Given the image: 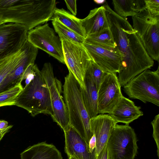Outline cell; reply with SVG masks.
Segmentation results:
<instances>
[{
  "mask_svg": "<svg viewBox=\"0 0 159 159\" xmlns=\"http://www.w3.org/2000/svg\"><path fill=\"white\" fill-rule=\"evenodd\" d=\"M57 3L55 0H0V20L24 25L29 31L50 20Z\"/></svg>",
  "mask_w": 159,
  "mask_h": 159,
  "instance_id": "obj_1",
  "label": "cell"
},
{
  "mask_svg": "<svg viewBox=\"0 0 159 159\" xmlns=\"http://www.w3.org/2000/svg\"><path fill=\"white\" fill-rule=\"evenodd\" d=\"M63 99L66 107L69 125L84 139L89 146L93 136L90 118L83 101L81 87L72 74L69 71L63 86Z\"/></svg>",
  "mask_w": 159,
  "mask_h": 159,
  "instance_id": "obj_2",
  "label": "cell"
},
{
  "mask_svg": "<svg viewBox=\"0 0 159 159\" xmlns=\"http://www.w3.org/2000/svg\"><path fill=\"white\" fill-rule=\"evenodd\" d=\"M15 105L26 110L33 117L40 114H52L48 86L39 68L33 79L23 88Z\"/></svg>",
  "mask_w": 159,
  "mask_h": 159,
  "instance_id": "obj_3",
  "label": "cell"
},
{
  "mask_svg": "<svg viewBox=\"0 0 159 159\" xmlns=\"http://www.w3.org/2000/svg\"><path fill=\"white\" fill-rule=\"evenodd\" d=\"M154 60L144 48L137 31L133 30L129 36L127 51L123 57L118 79L121 87L143 71L153 66Z\"/></svg>",
  "mask_w": 159,
  "mask_h": 159,
  "instance_id": "obj_4",
  "label": "cell"
},
{
  "mask_svg": "<svg viewBox=\"0 0 159 159\" xmlns=\"http://www.w3.org/2000/svg\"><path fill=\"white\" fill-rule=\"evenodd\" d=\"M133 27L149 56L153 60L159 59V15L145 9L132 17Z\"/></svg>",
  "mask_w": 159,
  "mask_h": 159,
  "instance_id": "obj_5",
  "label": "cell"
},
{
  "mask_svg": "<svg viewBox=\"0 0 159 159\" xmlns=\"http://www.w3.org/2000/svg\"><path fill=\"white\" fill-rule=\"evenodd\" d=\"M123 88L129 98L159 106V66L155 71H143L130 80Z\"/></svg>",
  "mask_w": 159,
  "mask_h": 159,
  "instance_id": "obj_6",
  "label": "cell"
},
{
  "mask_svg": "<svg viewBox=\"0 0 159 159\" xmlns=\"http://www.w3.org/2000/svg\"><path fill=\"white\" fill-rule=\"evenodd\" d=\"M137 141L134 129L128 124H116L107 144L108 159H134Z\"/></svg>",
  "mask_w": 159,
  "mask_h": 159,
  "instance_id": "obj_7",
  "label": "cell"
},
{
  "mask_svg": "<svg viewBox=\"0 0 159 159\" xmlns=\"http://www.w3.org/2000/svg\"><path fill=\"white\" fill-rule=\"evenodd\" d=\"M65 64L79 83L85 89V75L92 60L83 44L62 41Z\"/></svg>",
  "mask_w": 159,
  "mask_h": 159,
  "instance_id": "obj_8",
  "label": "cell"
},
{
  "mask_svg": "<svg viewBox=\"0 0 159 159\" xmlns=\"http://www.w3.org/2000/svg\"><path fill=\"white\" fill-rule=\"evenodd\" d=\"M48 86L52 109L51 116L64 131L70 125L66 107L62 95V84L54 76L52 66L50 62L45 63L41 70Z\"/></svg>",
  "mask_w": 159,
  "mask_h": 159,
  "instance_id": "obj_9",
  "label": "cell"
},
{
  "mask_svg": "<svg viewBox=\"0 0 159 159\" xmlns=\"http://www.w3.org/2000/svg\"><path fill=\"white\" fill-rule=\"evenodd\" d=\"M27 40L36 48L65 64L62 41L48 23L29 30Z\"/></svg>",
  "mask_w": 159,
  "mask_h": 159,
  "instance_id": "obj_10",
  "label": "cell"
},
{
  "mask_svg": "<svg viewBox=\"0 0 159 159\" xmlns=\"http://www.w3.org/2000/svg\"><path fill=\"white\" fill-rule=\"evenodd\" d=\"M28 30L14 23L0 24V60L19 51L27 40Z\"/></svg>",
  "mask_w": 159,
  "mask_h": 159,
  "instance_id": "obj_11",
  "label": "cell"
},
{
  "mask_svg": "<svg viewBox=\"0 0 159 159\" xmlns=\"http://www.w3.org/2000/svg\"><path fill=\"white\" fill-rule=\"evenodd\" d=\"M121 86L116 73H107L98 91V114H109L123 96Z\"/></svg>",
  "mask_w": 159,
  "mask_h": 159,
  "instance_id": "obj_12",
  "label": "cell"
},
{
  "mask_svg": "<svg viewBox=\"0 0 159 159\" xmlns=\"http://www.w3.org/2000/svg\"><path fill=\"white\" fill-rule=\"evenodd\" d=\"M92 60L104 71L118 73L122 60L117 47H104L84 42L83 44Z\"/></svg>",
  "mask_w": 159,
  "mask_h": 159,
  "instance_id": "obj_13",
  "label": "cell"
},
{
  "mask_svg": "<svg viewBox=\"0 0 159 159\" xmlns=\"http://www.w3.org/2000/svg\"><path fill=\"white\" fill-rule=\"evenodd\" d=\"M24 55L17 65L7 75L0 85V93L10 89L21 83L23 74L31 64H34L38 48L27 40L25 43Z\"/></svg>",
  "mask_w": 159,
  "mask_h": 159,
  "instance_id": "obj_14",
  "label": "cell"
},
{
  "mask_svg": "<svg viewBox=\"0 0 159 159\" xmlns=\"http://www.w3.org/2000/svg\"><path fill=\"white\" fill-rule=\"evenodd\" d=\"M65 152L68 157L75 159H96L95 150L91 152L84 139L70 125L64 131Z\"/></svg>",
  "mask_w": 159,
  "mask_h": 159,
  "instance_id": "obj_15",
  "label": "cell"
},
{
  "mask_svg": "<svg viewBox=\"0 0 159 159\" xmlns=\"http://www.w3.org/2000/svg\"><path fill=\"white\" fill-rule=\"evenodd\" d=\"M91 132L96 139L95 150L97 156L106 146L117 123L109 114H100L90 119Z\"/></svg>",
  "mask_w": 159,
  "mask_h": 159,
  "instance_id": "obj_16",
  "label": "cell"
},
{
  "mask_svg": "<svg viewBox=\"0 0 159 159\" xmlns=\"http://www.w3.org/2000/svg\"><path fill=\"white\" fill-rule=\"evenodd\" d=\"M141 109L140 107L136 106L133 101L123 95L109 114L117 123L129 125L143 115Z\"/></svg>",
  "mask_w": 159,
  "mask_h": 159,
  "instance_id": "obj_17",
  "label": "cell"
},
{
  "mask_svg": "<svg viewBox=\"0 0 159 159\" xmlns=\"http://www.w3.org/2000/svg\"><path fill=\"white\" fill-rule=\"evenodd\" d=\"M81 22L86 37L109 28L104 5L90 10L87 16L81 19Z\"/></svg>",
  "mask_w": 159,
  "mask_h": 159,
  "instance_id": "obj_18",
  "label": "cell"
},
{
  "mask_svg": "<svg viewBox=\"0 0 159 159\" xmlns=\"http://www.w3.org/2000/svg\"><path fill=\"white\" fill-rule=\"evenodd\" d=\"M20 156L21 159H62L61 152L56 147L45 142L30 146Z\"/></svg>",
  "mask_w": 159,
  "mask_h": 159,
  "instance_id": "obj_19",
  "label": "cell"
},
{
  "mask_svg": "<svg viewBox=\"0 0 159 159\" xmlns=\"http://www.w3.org/2000/svg\"><path fill=\"white\" fill-rule=\"evenodd\" d=\"M85 89L81 88L84 105L90 118L98 115V90L92 78L87 71L85 79Z\"/></svg>",
  "mask_w": 159,
  "mask_h": 159,
  "instance_id": "obj_20",
  "label": "cell"
},
{
  "mask_svg": "<svg viewBox=\"0 0 159 159\" xmlns=\"http://www.w3.org/2000/svg\"><path fill=\"white\" fill-rule=\"evenodd\" d=\"M50 20L59 22L80 36L84 38L86 37L81 19L63 8H57Z\"/></svg>",
  "mask_w": 159,
  "mask_h": 159,
  "instance_id": "obj_21",
  "label": "cell"
},
{
  "mask_svg": "<svg viewBox=\"0 0 159 159\" xmlns=\"http://www.w3.org/2000/svg\"><path fill=\"white\" fill-rule=\"evenodd\" d=\"M114 11L124 18L133 16L145 9L144 0H113Z\"/></svg>",
  "mask_w": 159,
  "mask_h": 159,
  "instance_id": "obj_22",
  "label": "cell"
},
{
  "mask_svg": "<svg viewBox=\"0 0 159 159\" xmlns=\"http://www.w3.org/2000/svg\"><path fill=\"white\" fill-rule=\"evenodd\" d=\"M25 49V43L18 52L0 60V85L21 61L24 55Z\"/></svg>",
  "mask_w": 159,
  "mask_h": 159,
  "instance_id": "obj_23",
  "label": "cell"
},
{
  "mask_svg": "<svg viewBox=\"0 0 159 159\" xmlns=\"http://www.w3.org/2000/svg\"><path fill=\"white\" fill-rule=\"evenodd\" d=\"M84 42L106 47H117L109 28L99 33L87 37Z\"/></svg>",
  "mask_w": 159,
  "mask_h": 159,
  "instance_id": "obj_24",
  "label": "cell"
},
{
  "mask_svg": "<svg viewBox=\"0 0 159 159\" xmlns=\"http://www.w3.org/2000/svg\"><path fill=\"white\" fill-rule=\"evenodd\" d=\"M52 23L56 33L62 41L66 40L83 44L85 38L80 36L61 23L52 21Z\"/></svg>",
  "mask_w": 159,
  "mask_h": 159,
  "instance_id": "obj_25",
  "label": "cell"
},
{
  "mask_svg": "<svg viewBox=\"0 0 159 159\" xmlns=\"http://www.w3.org/2000/svg\"><path fill=\"white\" fill-rule=\"evenodd\" d=\"M23 87L20 83L13 87L0 93V107L16 105Z\"/></svg>",
  "mask_w": 159,
  "mask_h": 159,
  "instance_id": "obj_26",
  "label": "cell"
},
{
  "mask_svg": "<svg viewBox=\"0 0 159 159\" xmlns=\"http://www.w3.org/2000/svg\"><path fill=\"white\" fill-rule=\"evenodd\" d=\"M96 85L98 91L100 85L107 73L102 70L92 60L87 70Z\"/></svg>",
  "mask_w": 159,
  "mask_h": 159,
  "instance_id": "obj_27",
  "label": "cell"
},
{
  "mask_svg": "<svg viewBox=\"0 0 159 159\" xmlns=\"http://www.w3.org/2000/svg\"><path fill=\"white\" fill-rule=\"evenodd\" d=\"M151 123L153 129L152 136L156 144L157 155L159 158V114L155 116Z\"/></svg>",
  "mask_w": 159,
  "mask_h": 159,
  "instance_id": "obj_28",
  "label": "cell"
},
{
  "mask_svg": "<svg viewBox=\"0 0 159 159\" xmlns=\"http://www.w3.org/2000/svg\"><path fill=\"white\" fill-rule=\"evenodd\" d=\"M145 9L152 13L159 15V0H144Z\"/></svg>",
  "mask_w": 159,
  "mask_h": 159,
  "instance_id": "obj_29",
  "label": "cell"
},
{
  "mask_svg": "<svg viewBox=\"0 0 159 159\" xmlns=\"http://www.w3.org/2000/svg\"><path fill=\"white\" fill-rule=\"evenodd\" d=\"M65 2L68 9L71 14L75 16L77 14L76 0H65Z\"/></svg>",
  "mask_w": 159,
  "mask_h": 159,
  "instance_id": "obj_30",
  "label": "cell"
},
{
  "mask_svg": "<svg viewBox=\"0 0 159 159\" xmlns=\"http://www.w3.org/2000/svg\"><path fill=\"white\" fill-rule=\"evenodd\" d=\"M96 159H108V149L107 145L97 156Z\"/></svg>",
  "mask_w": 159,
  "mask_h": 159,
  "instance_id": "obj_31",
  "label": "cell"
},
{
  "mask_svg": "<svg viewBox=\"0 0 159 159\" xmlns=\"http://www.w3.org/2000/svg\"><path fill=\"white\" fill-rule=\"evenodd\" d=\"M96 146V139L95 136L93 134L90 139L89 143V148L90 152H92L95 150Z\"/></svg>",
  "mask_w": 159,
  "mask_h": 159,
  "instance_id": "obj_32",
  "label": "cell"
},
{
  "mask_svg": "<svg viewBox=\"0 0 159 159\" xmlns=\"http://www.w3.org/2000/svg\"><path fill=\"white\" fill-rule=\"evenodd\" d=\"M9 126L8 122L3 120H0V130H4L7 128Z\"/></svg>",
  "mask_w": 159,
  "mask_h": 159,
  "instance_id": "obj_33",
  "label": "cell"
},
{
  "mask_svg": "<svg viewBox=\"0 0 159 159\" xmlns=\"http://www.w3.org/2000/svg\"><path fill=\"white\" fill-rule=\"evenodd\" d=\"M93 1L95 3L98 4H102L106 2V1L105 0H94Z\"/></svg>",
  "mask_w": 159,
  "mask_h": 159,
  "instance_id": "obj_34",
  "label": "cell"
},
{
  "mask_svg": "<svg viewBox=\"0 0 159 159\" xmlns=\"http://www.w3.org/2000/svg\"><path fill=\"white\" fill-rule=\"evenodd\" d=\"M13 126V125H9V127L7 128V129L4 130H0V134L3 133L5 131L8 130H10Z\"/></svg>",
  "mask_w": 159,
  "mask_h": 159,
  "instance_id": "obj_35",
  "label": "cell"
},
{
  "mask_svg": "<svg viewBox=\"0 0 159 159\" xmlns=\"http://www.w3.org/2000/svg\"><path fill=\"white\" fill-rule=\"evenodd\" d=\"M9 130H7L4 132H3V133H2L1 134H0V141L2 139V138L3 137V136H4V135L7 133L9 131Z\"/></svg>",
  "mask_w": 159,
  "mask_h": 159,
  "instance_id": "obj_36",
  "label": "cell"
},
{
  "mask_svg": "<svg viewBox=\"0 0 159 159\" xmlns=\"http://www.w3.org/2000/svg\"><path fill=\"white\" fill-rule=\"evenodd\" d=\"M68 159H75L73 157H68Z\"/></svg>",
  "mask_w": 159,
  "mask_h": 159,
  "instance_id": "obj_37",
  "label": "cell"
},
{
  "mask_svg": "<svg viewBox=\"0 0 159 159\" xmlns=\"http://www.w3.org/2000/svg\"><path fill=\"white\" fill-rule=\"evenodd\" d=\"M2 23V22L0 20V24Z\"/></svg>",
  "mask_w": 159,
  "mask_h": 159,
  "instance_id": "obj_38",
  "label": "cell"
}]
</instances>
